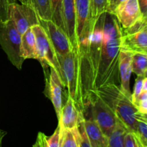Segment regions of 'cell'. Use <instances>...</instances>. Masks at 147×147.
Instances as JSON below:
<instances>
[{"mask_svg":"<svg viewBox=\"0 0 147 147\" xmlns=\"http://www.w3.org/2000/svg\"><path fill=\"white\" fill-rule=\"evenodd\" d=\"M77 127L72 130L60 129L61 134L59 147H79L77 138Z\"/></svg>","mask_w":147,"mask_h":147,"instance_id":"cell-22","label":"cell"},{"mask_svg":"<svg viewBox=\"0 0 147 147\" xmlns=\"http://www.w3.org/2000/svg\"><path fill=\"white\" fill-rule=\"evenodd\" d=\"M57 58L61 70L63 86L67 90V96L73 99L78 109L84 116L86 106L82 94L79 64L80 60L78 50L74 49L63 56L57 55Z\"/></svg>","mask_w":147,"mask_h":147,"instance_id":"cell-3","label":"cell"},{"mask_svg":"<svg viewBox=\"0 0 147 147\" xmlns=\"http://www.w3.org/2000/svg\"><path fill=\"white\" fill-rule=\"evenodd\" d=\"M145 77L144 76H137V78L135 81L134 88V92L131 93V101L136 106L137 103L138 98L141 93L143 92V80Z\"/></svg>","mask_w":147,"mask_h":147,"instance_id":"cell-27","label":"cell"},{"mask_svg":"<svg viewBox=\"0 0 147 147\" xmlns=\"http://www.w3.org/2000/svg\"><path fill=\"white\" fill-rule=\"evenodd\" d=\"M126 0H117V2H116V7H117L119 4H121V3H123V1H125Z\"/></svg>","mask_w":147,"mask_h":147,"instance_id":"cell-35","label":"cell"},{"mask_svg":"<svg viewBox=\"0 0 147 147\" xmlns=\"http://www.w3.org/2000/svg\"><path fill=\"white\" fill-rule=\"evenodd\" d=\"M20 1L21 4H26V5H27V3H28V0H20Z\"/></svg>","mask_w":147,"mask_h":147,"instance_id":"cell-34","label":"cell"},{"mask_svg":"<svg viewBox=\"0 0 147 147\" xmlns=\"http://www.w3.org/2000/svg\"><path fill=\"white\" fill-rule=\"evenodd\" d=\"M8 1L9 4H12V3H16L17 1V0H7Z\"/></svg>","mask_w":147,"mask_h":147,"instance_id":"cell-36","label":"cell"},{"mask_svg":"<svg viewBox=\"0 0 147 147\" xmlns=\"http://www.w3.org/2000/svg\"><path fill=\"white\" fill-rule=\"evenodd\" d=\"M21 53L22 56L24 60H37L35 37L32 28L28 29L24 34L21 35Z\"/></svg>","mask_w":147,"mask_h":147,"instance_id":"cell-17","label":"cell"},{"mask_svg":"<svg viewBox=\"0 0 147 147\" xmlns=\"http://www.w3.org/2000/svg\"><path fill=\"white\" fill-rule=\"evenodd\" d=\"M61 17L65 32L73 48L78 50V44L76 36V14L74 0H62Z\"/></svg>","mask_w":147,"mask_h":147,"instance_id":"cell-11","label":"cell"},{"mask_svg":"<svg viewBox=\"0 0 147 147\" xmlns=\"http://www.w3.org/2000/svg\"><path fill=\"white\" fill-rule=\"evenodd\" d=\"M76 14V36L78 39V52L85 48L89 34L96 20L90 17V0H74Z\"/></svg>","mask_w":147,"mask_h":147,"instance_id":"cell-7","label":"cell"},{"mask_svg":"<svg viewBox=\"0 0 147 147\" xmlns=\"http://www.w3.org/2000/svg\"><path fill=\"white\" fill-rule=\"evenodd\" d=\"M60 134L61 130L59 125H57L55 131L50 136H47L42 132H39L37 134L35 143L32 147H59Z\"/></svg>","mask_w":147,"mask_h":147,"instance_id":"cell-18","label":"cell"},{"mask_svg":"<svg viewBox=\"0 0 147 147\" xmlns=\"http://www.w3.org/2000/svg\"><path fill=\"white\" fill-rule=\"evenodd\" d=\"M141 13L144 17H147V0H137Z\"/></svg>","mask_w":147,"mask_h":147,"instance_id":"cell-31","label":"cell"},{"mask_svg":"<svg viewBox=\"0 0 147 147\" xmlns=\"http://www.w3.org/2000/svg\"><path fill=\"white\" fill-rule=\"evenodd\" d=\"M132 73L137 76L146 77L147 74V54L136 53L132 54Z\"/></svg>","mask_w":147,"mask_h":147,"instance_id":"cell-20","label":"cell"},{"mask_svg":"<svg viewBox=\"0 0 147 147\" xmlns=\"http://www.w3.org/2000/svg\"><path fill=\"white\" fill-rule=\"evenodd\" d=\"M27 5L34 9L40 20H51L50 0H28Z\"/></svg>","mask_w":147,"mask_h":147,"instance_id":"cell-19","label":"cell"},{"mask_svg":"<svg viewBox=\"0 0 147 147\" xmlns=\"http://www.w3.org/2000/svg\"><path fill=\"white\" fill-rule=\"evenodd\" d=\"M9 3L7 0H0V22L9 20Z\"/></svg>","mask_w":147,"mask_h":147,"instance_id":"cell-30","label":"cell"},{"mask_svg":"<svg viewBox=\"0 0 147 147\" xmlns=\"http://www.w3.org/2000/svg\"><path fill=\"white\" fill-rule=\"evenodd\" d=\"M9 19L21 35L33 26L40 24V19L32 7L17 2L9 4Z\"/></svg>","mask_w":147,"mask_h":147,"instance_id":"cell-8","label":"cell"},{"mask_svg":"<svg viewBox=\"0 0 147 147\" xmlns=\"http://www.w3.org/2000/svg\"><path fill=\"white\" fill-rule=\"evenodd\" d=\"M120 50L131 54L136 53L147 54V28L136 32L123 34Z\"/></svg>","mask_w":147,"mask_h":147,"instance_id":"cell-13","label":"cell"},{"mask_svg":"<svg viewBox=\"0 0 147 147\" xmlns=\"http://www.w3.org/2000/svg\"><path fill=\"white\" fill-rule=\"evenodd\" d=\"M6 134H7V132L0 129V147L2 146V140L4 136H6Z\"/></svg>","mask_w":147,"mask_h":147,"instance_id":"cell-33","label":"cell"},{"mask_svg":"<svg viewBox=\"0 0 147 147\" xmlns=\"http://www.w3.org/2000/svg\"><path fill=\"white\" fill-rule=\"evenodd\" d=\"M0 45L11 64L21 70L24 61L21 53V34L11 20L0 22Z\"/></svg>","mask_w":147,"mask_h":147,"instance_id":"cell-5","label":"cell"},{"mask_svg":"<svg viewBox=\"0 0 147 147\" xmlns=\"http://www.w3.org/2000/svg\"><path fill=\"white\" fill-rule=\"evenodd\" d=\"M138 111L144 115L147 113V91H143L138 98L136 104Z\"/></svg>","mask_w":147,"mask_h":147,"instance_id":"cell-29","label":"cell"},{"mask_svg":"<svg viewBox=\"0 0 147 147\" xmlns=\"http://www.w3.org/2000/svg\"><path fill=\"white\" fill-rule=\"evenodd\" d=\"M42 26L47 33L56 55L63 56L74 50L68 37L64 30L55 24L52 20H40Z\"/></svg>","mask_w":147,"mask_h":147,"instance_id":"cell-9","label":"cell"},{"mask_svg":"<svg viewBox=\"0 0 147 147\" xmlns=\"http://www.w3.org/2000/svg\"><path fill=\"white\" fill-rule=\"evenodd\" d=\"M116 2H117V0H108L107 11L113 13L116 7Z\"/></svg>","mask_w":147,"mask_h":147,"instance_id":"cell-32","label":"cell"},{"mask_svg":"<svg viewBox=\"0 0 147 147\" xmlns=\"http://www.w3.org/2000/svg\"><path fill=\"white\" fill-rule=\"evenodd\" d=\"M45 73V94L51 100L57 120L60 119V112L63 108V83L60 79V76L57 74V71L53 67H50V71L48 72V67L43 68Z\"/></svg>","mask_w":147,"mask_h":147,"instance_id":"cell-10","label":"cell"},{"mask_svg":"<svg viewBox=\"0 0 147 147\" xmlns=\"http://www.w3.org/2000/svg\"><path fill=\"white\" fill-rule=\"evenodd\" d=\"M90 17L96 20L103 12L107 11L108 0H90Z\"/></svg>","mask_w":147,"mask_h":147,"instance_id":"cell-24","label":"cell"},{"mask_svg":"<svg viewBox=\"0 0 147 147\" xmlns=\"http://www.w3.org/2000/svg\"><path fill=\"white\" fill-rule=\"evenodd\" d=\"M77 138L79 147H91L87 136H86V131H85L83 121H81L78 125Z\"/></svg>","mask_w":147,"mask_h":147,"instance_id":"cell-26","label":"cell"},{"mask_svg":"<svg viewBox=\"0 0 147 147\" xmlns=\"http://www.w3.org/2000/svg\"><path fill=\"white\" fill-rule=\"evenodd\" d=\"M50 2L52 14L51 20L64 30L61 17L62 0H50Z\"/></svg>","mask_w":147,"mask_h":147,"instance_id":"cell-25","label":"cell"},{"mask_svg":"<svg viewBox=\"0 0 147 147\" xmlns=\"http://www.w3.org/2000/svg\"><path fill=\"white\" fill-rule=\"evenodd\" d=\"M31 28L35 37L37 60L41 63L43 68L53 67L55 69L62 80L61 70L57 55L47 33L40 24L33 26Z\"/></svg>","mask_w":147,"mask_h":147,"instance_id":"cell-6","label":"cell"},{"mask_svg":"<svg viewBox=\"0 0 147 147\" xmlns=\"http://www.w3.org/2000/svg\"><path fill=\"white\" fill-rule=\"evenodd\" d=\"M113 14L122 29L128 28L142 17L137 0H126L116 7Z\"/></svg>","mask_w":147,"mask_h":147,"instance_id":"cell-12","label":"cell"},{"mask_svg":"<svg viewBox=\"0 0 147 147\" xmlns=\"http://www.w3.org/2000/svg\"><path fill=\"white\" fill-rule=\"evenodd\" d=\"M128 130L118 119L114 131L109 137L107 147H124V136Z\"/></svg>","mask_w":147,"mask_h":147,"instance_id":"cell-21","label":"cell"},{"mask_svg":"<svg viewBox=\"0 0 147 147\" xmlns=\"http://www.w3.org/2000/svg\"><path fill=\"white\" fill-rule=\"evenodd\" d=\"M84 119L83 113L78 109L73 99L67 96V100L63 106L60 112L58 125L61 129H72L78 126V123Z\"/></svg>","mask_w":147,"mask_h":147,"instance_id":"cell-14","label":"cell"},{"mask_svg":"<svg viewBox=\"0 0 147 147\" xmlns=\"http://www.w3.org/2000/svg\"><path fill=\"white\" fill-rule=\"evenodd\" d=\"M124 147H143L134 133L127 131L124 136Z\"/></svg>","mask_w":147,"mask_h":147,"instance_id":"cell-28","label":"cell"},{"mask_svg":"<svg viewBox=\"0 0 147 147\" xmlns=\"http://www.w3.org/2000/svg\"><path fill=\"white\" fill-rule=\"evenodd\" d=\"M136 138L143 147H147V118L146 115L139 113L137 126L134 132Z\"/></svg>","mask_w":147,"mask_h":147,"instance_id":"cell-23","label":"cell"},{"mask_svg":"<svg viewBox=\"0 0 147 147\" xmlns=\"http://www.w3.org/2000/svg\"><path fill=\"white\" fill-rule=\"evenodd\" d=\"M86 102V113L88 111H90V118L96 121L105 136L109 138L114 131L117 123L118 119L115 113L96 92H92L88 95Z\"/></svg>","mask_w":147,"mask_h":147,"instance_id":"cell-4","label":"cell"},{"mask_svg":"<svg viewBox=\"0 0 147 147\" xmlns=\"http://www.w3.org/2000/svg\"><path fill=\"white\" fill-rule=\"evenodd\" d=\"M94 92L111 108L128 131H136L139 112L131 101V98L123 93L116 84L106 86Z\"/></svg>","mask_w":147,"mask_h":147,"instance_id":"cell-2","label":"cell"},{"mask_svg":"<svg viewBox=\"0 0 147 147\" xmlns=\"http://www.w3.org/2000/svg\"><path fill=\"white\" fill-rule=\"evenodd\" d=\"M86 136L91 147H107L109 138L105 136L100 128L92 118L83 120Z\"/></svg>","mask_w":147,"mask_h":147,"instance_id":"cell-16","label":"cell"},{"mask_svg":"<svg viewBox=\"0 0 147 147\" xmlns=\"http://www.w3.org/2000/svg\"><path fill=\"white\" fill-rule=\"evenodd\" d=\"M122 35V27L115 14L106 11L95 22L87 45L78 52L85 113L87 111V98L90 93L106 86L119 83Z\"/></svg>","mask_w":147,"mask_h":147,"instance_id":"cell-1","label":"cell"},{"mask_svg":"<svg viewBox=\"0 0 147 147\" xmlns=\"http://www.w3.org/2000/svg\"><path fill=\"white\" fill-rule=\"evenodd\" d=\"M132 54L126 52L120 51L119 59V74L120 79V89L123 93L131 98L130 91V78L132 73Z\"/></svg>","mask_w":147,"mask_h":147,"instance_id":"cell-15","label":"cell"}]
</instances>
